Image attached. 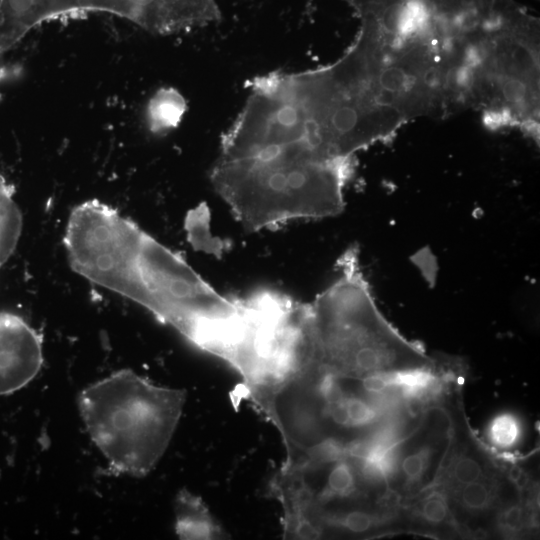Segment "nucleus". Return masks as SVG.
<instances>
[{
	"label": "nucleus",
	"instance_id": "obj_1",
	"mask_svg": "<svg viewBox=\"0 0 540 540\" xmlns=\"http://www.w3.org/2000/svg\"><path fill=\"white\" fill-rule=\"evenodd\" d=\"M63 244L78 275L139 304L204 352L228 359L251 334L253 294H220L181 255L101 201L74 207Z\"/></svg>",
	"mask_w": 540,
	"mask_h": 540
},
{
	"label": "nucleus",
	"instance_id": "obj_2",
	"mask_svg": "<svg viewBox=\"0 0 540 540\" xmlns=\"http://www.w3.org/2000/svg\"><path fill=\"white\" fill-rule=\"evenodd\" d=\"M338 268V278L312 302L296 301L285 369L362 379L434 366L437 358L401 335L378 309L356 247L341 256Z\"/></svg>",
	"mask_w": 540,
	"mask_h": 540
},
{
	"label": "nucleus",
	"instance_id": "obj_3",
	"mask_svg": "<svg viewBox=\"0 0 540 540\" xmlns=\"http://www.w3.org/2000/svg\"><path fill=\"white\" fill-rule=\"evenodd\" d=\"M353 168V159H327L302 142H290L218 158L210 180L240 224L255 232L340 214Z\"/></svg>",
	"mask_w": 540,
	"mask_h": 540
},
{
	"label": "nucleus",
	"instance_id": "obj_4",
	"mask_svg": "<svg viewBox=\"0 0 540 540\" xmlns=\"http://www.w3.org/2000/svg\"><path fill=\"white\" fill-rule=\"evenodd\" d=\"M273 82L302 139L325 158L353 159L399 128L378 104L363 65L349 49L324 67L275 71Z\"/></svg>",
	"mask_w": 540,
	"mask_h": 540
},
{
	"label": "nucleus",
	"instance_id": "obj_5",
	"mask_svg": "<svg viewBox=\"0 0 540 540\" xmlns=\"http://www.w3.org/2000/svg\"><path fill=\"white\" fill-rule=\"evenodd\" d=\"M186 401L184 389L160 386L121 369L86 386L77 404L90 439L110 469L142 478L164 456Z\"/></svg>",
	"mask_w": 540,
	"mask_h": 540
},
{
	"label": "nucleus",
	"instance_id": "obj_6",
	"mask_svg": "<svg viewBox=\"0 0 540 540\" xmlns=\"http://www.w3.org/2000/svg\"><path fill=\"white\" fill-rule=\"evenodd\" d=\"M452 420L443 404L430 405L416 416L400 440L386 487L401 504L429 490L446 457Z\"/></svg>",
	"mask_w": 540,
	"mask_h": 540
},
{
	"label": "nucleus",
	"instance_id": "obj_7",
	"mask_svg": "<svg viewBox=\"0 0 540 540\" xmlns=\"http://www.w3.org/2000/svg\"><path fill=\"white\" fill-rule=\"evenodd\" d=\"M43 363L41 335L21 316L0 311V396L27 386Z\"/></svg>",
	"mask_w": 540,
	"mask_h": 540
},
{
	"label": "nucleus",
	"instance_id": "obj_8",
	"mask_svg": "<svg viewBox=\"0 0 540 540\" xmlns=\"http://www.w3.org/2000/svg\"><path fill=\"white\" fill-rule=\"evenodd\" d=\"M405 532L423 537H460L446 495L429 489L401 504Z\"/></svg>",
	"mask_w": 540,
	"mask_h": 540
},
{
	"label": "nucleus",
	"instance_id": "obj_9",
	"mask_svg": "<svg viewBox=\"0 0 540 540\" xmlns=\"http://www.w3.org/2000/svg\"><path fill=\"white\" fill-rule=\"evenodd\" d=\"M174 530L180 539L219 540L229 534L210 512L202 498L183 488L174 500Z\"/></svg>",
	"mask_w": 540,
	"mask_h": 540
},
{
	"label": "nucleus",
	"instance_id": "obj_10",
	"mask_svg": "<svg viewBox=\"0 0 540 540\" xmlns=\"http://www.w3.org/2000/svg\"><path fill=\"white\" fill-rule=\"evenodd\" d=\"M538 500L528 499L520 492L506 498L497 509L491 536L520 539L538 530Z\"/></svg>",
	"mask_w": 540,
	"mask_h": 540
},
{
	"label": "nucleus",
	"instance_id": "obj_11",
	"mask_svg": "<svg viewBox=\"0 0 540 540\" xmlns=\"http://www.w3.org/2000/svg\"><path fill=\"white\" fill-rule=\"evenodd\" d=\"M187 110L182 94L172 88L163 87L150 98L146 108V120L149 129L156 134H163L176 128Z\"/></svg>",
	"mask_w": 540,
	"mask_h": 540
},
{
	"label": "nucleus",
	"instance_id": "obj_12",
	"mask_svg": "<svg viewBox=\"0 0 540 540\" xmlns=\"http://www.w3.org/2000/svg\"><path fill=\"white\" fill-rule=\"evenodd\" d=\"M23 227L21 210L13 188L0 173V268L14 253Z\"/></svg>",
	"mask_w": 540,
	"mask_h": 540
},
{
	"label": "nucleus",
	"instance_id": "obj_13",
	"mask_svg": "<svg viewBox=\"0 0 540 540\" xmlns=\"http://www.w3.org/2000/svg\"><path fill=\"white\" fill-rule=\"evenodd\" d=\"M525 432L521 417L511 411H504L494 416L486 429L488 446L496 455H512L520 445Z\"/></svg>",
	"mask_w": 540,
	"mask_h": 540
}]
</instances>
